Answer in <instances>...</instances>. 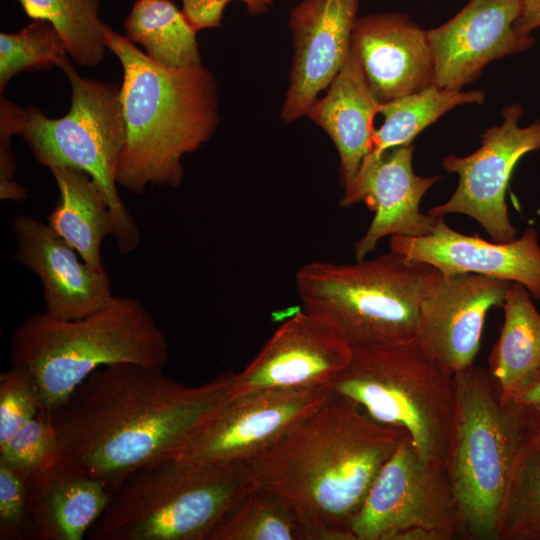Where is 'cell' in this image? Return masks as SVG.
<instances>
[{
	"mask_svg": "<svg viewBox=\"0 0 540 540\" xmlns=\"http://www.w3.org/2000/svg\"><path fill=\"white\" fill-rule=\"evenodd\" d=\"M233 375L188 386L160 368H99L51 412L60 452L113 490L137 469L175 454L229 398Z\"/></svg>",
	"mask_w": 540,
	"mask_h": 540,
	"instance_id": "1",
	"label": "cell"
},
{
	"mask_svg": "<svg viewBox=\"0 0 540 540\" xmlns=\"http://www.w3.org/2000/svg\"><path fill=\"white\" fill-rule=\"evenodd\" d=\"M404 433L330 393L315 412L249 461L253 483L281 494L341 540H356L351 520Z\"/></svg>",
	"mask_w": 540,
	"mask_h": 540,
	"instance_id": "2",
	"label": "cell"
},
{
	"mask_svg": "<svg viewBox=\"0 0 540 540\" xmlns=\"http://www.w3.org/2000/svg\"><path fill=\"white\" fill-rule=\"evenodd\" d=\"M104 40L123 69L126 142L116 183L135 194L149 185L177 187L183 156L197 151L218 126L215 79L202 64L161 66L107 25Z\"/></svg>",
	"mask_w": 540,
	"mask_h": 540,
	"instance_id": "3",
	"label": "cell"
},
{
	"mask_svg": "<svg viewBox=\"0 0 540 540\" xmlns=\"http://www.w3.org/2000/svg\"><path fill=\"white\" fill-rule=\"evenodd\" d=\"M166 335L137 298L114 296L98 311L75 320L45 313L29 316L15 330L12 366L35 378L42 407L52 412L95 370L132 363L163 369Z\"/></svg>",
	"mask_w": 540,
	"mask_h": 540,
	"instance_id": "4",
	"label": "cell"
},
{
	"mask_svg": "<svg viewBox=\"0 0 540 540\" xmlns=\"http://www.w3.org/2000/svg\"><path fill=\"white\" fill-rule=\"evenodd\" d=\"M455 416L447 458L463 538L497 540L506 488L540 423L503 395L488 368L453 375Z\"/></svg>",
	"mask_w": 540,
	"mask_h": 540,
	"instance_id": "5",
	"label": "cell"
},
{
	"mask_svg": "<svg viewBox=\"0 0 540 540\" xmlns=\"http://www.w3.org/2000/svg\"><path fill=\"white\" fill-rule=\"evenodd\" d=\"M255 487L249 462L193 464L164 457L125 477L89 540H207Z\"/></svg>",
	"mask_w": 540,
	"mask_h": 540,
	"instance_id": "6",
	"label": "cell"
},
{
	"mask_svg": "<svg viewBox=\"0 0 540 540\" xmlns=\"http://www.w3.org/2000/svg\"><path fill=\"white\" fill-rule=\"evenodd\" d=\"M431 265L390 252L352 264L312 261L295 276L301 306L351 348L415 339L421 302L439 277Z\"/></svg>",
	"mask_w": 540,
	"mask_h": 540,
	"instance_id": "7",
	"label": "cell"
},
{
	"mask_svg": "<svg viewBox=\"0 0 540 540\" xmlns=\"http://www.w3.org/2000/svg\"><path fill=\"white\" fill-rule=\"evenodd\" d=\"M60 69L72 89L71 108L65 116L49 118L37 108L21 109L3 98L1 114L41 165L76 168L90 175L113 213L118 251L132 253L140 244V231L116 187V171L126 142L120 87L83 78L69 59Z\"/></svg>",
	"mask_w": 540,
	"mask_h": 540,
	"instance_id": "8",
	"label": "cell"
},
{
	"mask_svg": "<svg viewBox=\"0 0 540 540\" xmlns=\"http://www.w3.org/2000/svg\"><path fill=\"white\" fill-rule=\"evenodd\" d=\"M325 388L375 421L403 429L423 458L447 464L456 404L453 375L432 362L415 339L352 348L347 366Z\"/></svg>",
	"mask_w": 540,
	"mask_h": 540,
	"instance_id": "9",
	"label": "cell"
},
{
	"mask_svg": "<svg viewBox=\"0 0 540 540\" xmlns=\"http://www.w3.org/2000/svg\"><path fill=\"white\" fill-rule=\"evenodd\" d=\"M414 527L435 531L444 540L463 537L447 466L423 458L405 432L349 529L356 540H392Z\"/></svg>",
	"mask_w": 540,
	"mask_h": 540,
	"instance_id": "10",
	"label": "cell"
},
{
	"mask_svg": "<svg viewBox=\"0 0 540 540\" xmlns=\"http://www.w3.org/2000/svg\"><path fill=\"white\" fill-rule=\"evenodd\" d=\"M325 387L269 389L229 397L172 456L193 464L249 462L329 397Z\"/></svg>",
	"mask_w": 540,
	"mask_h": 540,
	"instance_id": "11",
	"label": "cell"
},
{
	"mask_svg": "<svg viewBox=\"0 0 540 540\" xmlns=\"http://www.w3.org/2000/svg\"><path fill=\"white\" fill-rule=\"evenodd\" d=\"M524 109L515 103L502 111L503 122L481 135V146L464 157L446 156L442 167L459 176L453 195L434 206L428 214L444 217L464 214L477 221L494 242L516 239L505 202L506 190L517 162L527 153L540 149V121L527 127L518 123Z\"/></svg>",
	"mask_w": 540,
	"mask_h": 540,
	"instance_id": "12",
	"label": "cell"
},
{
	"mask_svg": "<svg viewBox=\"0 0 540 540\" xmlns=\"http://www.w3.org/2000/svg\"><path fill=\"white\" fill-rule=\"evenodd\" d=\"M510 283L474 273L440 272L419 309L415 341L423 353L451 375L473 365L487 313L502 307Z\"/></svg>",
	"mask_w": 540,
	"mask_h": 540,
	"instance_id": "13",
	"label": "cell"
},
{
	"mask_svg": "<svg viewBox=\"0 0 540 540\" xmlns=\"http://www.w3.org/2000/svg\"><path fill=\"white\" fill-rule=\"evenodd\" d=\"M351 356L352 348L327 323L301 309L276 329L243 370L234 373L229 397L326 387Z\"/></svg>",
	"mask_w": 540,
	"mask_h": 540,
	"instance_id": "14",
	"label": "cell"
},
{
	"mask_svg": "<svg viewBox=\"0 0 540 540\" xmlns=\"http://www.w3.org/2000/svg\"><path fill=\"white\" fill-rule=\"evenodd\" d=\"M414 148L398 146L381 154H369L352 182L345 187L343 207L364 203L373 219L355 243L356 260L364 259L387 236H423L431 232L437 218L420 212V202L441 176L422 177L413 172Z\"/></svg>",
	"mask_w": 540,
	"mask_h": 540,
	"instance_id": "15",
	"label": "cell"
},
{
	"mask_svg": "<svg viewBox=\"0 0 540 540\" xmlns=\"http://www.w3.org/2000/svg\"><path fill=\"white\" fill-rule=\"evenodd\" d=\"M520 12L521 0H469L449 21L428 30L433 84L461 90L491 61L529 49L534 39L514 27Z\"/></svg>",
	"mask_w": 540,
	"mask_h": 540,
	"instance_id": "16",
	"label": "cell"
},
{
	"mask_svg": "<svg viewBox=\"0 0 540 540\" xmlns=\"http://www.w3.org/2000/svg\"><path fill=\"white\" fill-rule=\"evenodd\" d=\"M359 0H301L289 16L293 58L281 108L283 121L306 116L329 87L350 50Z\"/></svg>",
	"mask_w": 540,
	"mask_h": 540,
	"instance_id": "17",
	"label": "cell"
},
{
	"mask_svg": "<svg viewBox=\"0 0 540 540\" xmlns=\"http://www.w3.org/2000/svg\"><path fill=\"white\" fill-rule=\"evenodd\" d=\"M16 241L14 259L38 276L45 314L75 320L105 307L114 297L105 268L86 263L48 223L18 214L11 223Z\"/></svg>",
	"mask_w": 540,
	"mask_h": 540,
	"instance_id": "18",
	"label": "cell"
},
{
	"mask_svg": "<svg viewBox=\"0 0 540 540\" xmlns=\"http://www.w3.org/2000/svg\"><path fill=\"white\" fill-rule=\"evenodd\" d=\"M390 250L433 266L443 275L474 273L517 282L540 302V246L535 229L509 242L462 234L438 217L423 236H391Z\"/></svg>",
	"mask_w": 540,
	"mask_h": 540,
	"instance_id": "19",
	"label": "cell"
},
{
	"mask_svg": "<svg viewBox=\"0 0 540 540\" xmlns=\"http://www.w3.org/2000/svg\"><path fill=\"white\" fill-rule=\"evenodd\" d=\"M351 46L381 103L433 84L434 63L427 31L406 14L374 13L357 18Z\"/></svg>",
	"mask_w": 540,
	"mask_h": 540,
	"instance_id": "20",
	"label": "cell"
},
{
	"mask_svg": "<svg viewBox=\"0 0 540 540\" xmlns=\"http://www.w3.org/2000/svg\"><path fill=\"white\" fill-rule=\"evenodd\" d=\"M112 489L62 454L32 471L26 499L34 540H81L104 512Z\"/></svg>",
	"mask_w": 540,
	"mask_h": 540,
	"instance_id": "21",
	"label": "cell"
},
{
	"mask_svg": "<svg viewBox=\"0 0 540 540\" xmlns=\"http://www.w3.org/2000/svg\"><path fill=\"white\" fill-rule=\"evenodd\" d=\"M381 102L366 80L359 56L351 46L342 68L326 94L317 98L306 116L323 129L339 155V175L347 187L373 149V120Z\"/></svg>",
	"mask_w": 540,
	"mask_h": 540,
	"instance_id": "22",
	"label": "cell"
},
{
	"mask_svg": "<svg viewBox=\"0 0 540 540\" xmlns=\"http://www.w3.org/2000/svg\"><path fill=\"white\" fill-rule=\"evenodd\" d=\"M50 171L59 189V199L47 217L48 225L86 263L103 268L102 242L115 231V219L103 190L82 170L54 167Z\"/></svg>",
	"mask_w": 540,
	"mask_h": 540,
	"instance_id": "23",
	"label": "cell"
},
{
	"mask_svg": "<svg viewBox=\"0 0 540 540\" xmlns=\"http://www.w3.org/2000/svg\"><path fill=\"white\" fill-rule=\"evenodd\" d=\"M530 292L511 282L502 308L504 322L488 359L502 393L514 398L540 374V313Z\"/></svg>",
	"mask_w": 540,
	"mask_h": 540,
	"instance_id": "24",
	"label": "cell"
},
{
	"mask_svg": "<svg viewBox=\"0 0 540 540\" xmlns=\"http://www.w3.org/2000/svg\"><path fill=\"white\" fill-rule=\"evenodd\" d=\"M207 540H341L281 494L254 487L221 518Z\"/></svg>",
	"mask_w": 540,
	"mask_h": 540,
	"instance_id": "25",
	"label": "cell"
},
{
	"mask_svg": "<svg viewBox=\"0 0 540 540\" xmlns=\"http://www.w3.org/2000/svg\"><path fill=\"white\" fill-rule=\"evenodd\" d=\"M126 37L157 64L177 69L201 64L197 31L171 0H136L124 21Z\"/></svg>",
	"mask_w": 540,
	"mask_h": 540,
	"instance_id": "26",
	"label": "cell"
},
{
	"mask_svg": "<svg viewBox=\"0 0 540 540\" xmlns=\"http://www.w3.org/2000/svg\"><path fill=\"white\" fill-rule=\"evenodd\" d=\"M483 91L462 92L458 89L431 84L417 92L380 104L382 125L374 130L373 149L370 154L398 147L409 146L414 138L444 113L458 105L484 101Z\"/></svg>",
	"mask_w": 540,
	"mask_h": 540,
	"instance_id": "27",
	"label": "cell"
},
{
	"mask_svg": "<svg viewBox=\"0 0 540 540\" xmlns=\"http://www.w3.org/2000/svg\"><path fill=\"white\" fill-rule=\"evenodd\" d=\"M34 19L51 22L62 37L67 53L79 65L97 66L104 58V24L100 0H18Z\"/></svg>",
	"mask_w": 540,
	"mask_h": 540,
	"instance_id": "28",
	"label": "cell"
},
{
	"mask_svg": "<svg viewBox=\"0 0 540 540\" xmlns=\"http://www.w3.org/2000/svg\"><path fill=\"white\" fill-rule=\"evenodd\" d=\"M497 540H540V449L520 456L506 488Z\"/></svg>",
	"mask_w": 540,
	"mask_h": 540,
	"instance_id": "29",
	"label": "cell"
},
{
	"mask_svg": "<svg viewBox=\"0 0 540 540\" xmlns=\"http://www.w3.org/2000/svg\"><path fill=\"white\" fill-rule=\"evenodd\" d=\"M67 50L55 26L43 19H34L17 33L0 34L1 92L17 73L30 69L61 68Z\"/></svg>",
	"mask_w": 540,
	"mask_h": 540,
	"instance_id": "30",
	"label": "cell"
},
{
	"mask_svg": "<svg viewBox=\"0 0 540 540\" xmlns=\"http://www.w3.org/2000/svg\"><path fill=\"white\" fill-rule=\"evenodd\" d=\"M60 455L51 412L43 407L0 447V458L27 475Z\"/></svg>",
	"mask_w": 540,
	"mask_h": 540,
	"instance_id": "31",
	"label": "cell"
},
{
	"mask_svg": "<svg viewBox=\"0 0 540 540\" xmlns=\"http://www.w3.org/2000/svg\"><path fill=\"white\" fill-rule=\"evenodd\" d=\"M42 408L38 384L25 368L0 375V447Z\"/></svg>",
	"mask_w": 540,
	"mask_h": 540,
	"instance_id": "32",
	"label": "cell"
},
{
	"mask_svg": "<svg viewBox=\"0 0 540 540\" xmlns=\"http://www.w3.org/2000/svg\"><path fill=\"white\" fill-rule=\"evenodd\" d=\"M28 475L0 458V539L30 540L33 529L27 508Z\"/></svg>",
	"mask_w": 540,
	"mask_h": 540,
	"instance_id": "33",
	"label": "cell"
},
{
	"mask_svg": "<svg viewBox=\"0 0 540 540\" xmlns=\"http://www.w3.org/2000/svg\"><path fill=\"white\" fill-rule=\"evenodd\" d=\"M232 0H182V13L197 32L217 28L221 24L224 9Z\"/></svg>",
	"mask_w": 540,
	"mask_h": 540,
	"instance_id": "34",
	"label": "cell"
},
{
	"mask_svg": "<svg viewBox=\"0 0 540 540\" xmlns=\"http://www.w3.org/2000/svg\"><path fill=\"white\" fill-rule=\"evenodd\" d=\"M11 135L1 132L0 146V198L3 201H21L27 197L24 187L13 180L15 161L11 151Z\"/></svg>",
	"mask_w": 540,
	"mask_h": 540,
	"instance_id": "35",
	"label": "cell"
},
{
	"mask_svg": "<svg viewBox=\"0 0 540 540\" xmlns=\"http://www.w3.org/2000/svg\"><path fill=\"white\" fill-rule=\"evenodd\" d=\"M514 27L527 35L540 27V0H521V12Z\"/></svg>",
	"mask_w": 540,
	"mask_h": 540,
	"instance_id": "36",
	"label": "cell"
},
{
	"mask_svg": "<svg viewBox=\"0 0 540 540\" xmlns=\"http://www.w3.org/2000/svg\"><path fill=\"white\" fill-rule=\"evenodd\" d=\"M534 419L540 423V374L514 398Z\"/></svg>",
	"mask_w": 540,
	"mask_h": 540,
	"instance_id": "37",
	"label": "cell"
},
{
	"mask_svg": "<svg viewBox=\"0 0 540 540\" xmlns=\"http://www.w3.org/2000/svg\"><path fill=\"white\" fill-rule=\"evenodd\" d=\"M243 3L246 10L251 15L267 12L274 3V0H232Z\"/></svg>",
	"mask_w": 540,
	"mask_h": 540,
	"instance_id": "38",
	"label": "cell"
},
{
	"mask_svg": "<svg viewBox=\"0 0 540 540\" xmlns=\"http://www.w3.org/2000/svg\"><path fill=\"white\" fill-rule=\"evenodd\" d=\"M533 445L538 447L540 449V428L538 429L534 439H533Z\"/></svg>",
	"mask_w": 540,
	"mask_h": 540,
	"instance_id": "39",
	"label": "cell"
}]
</instances>
